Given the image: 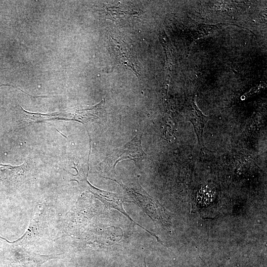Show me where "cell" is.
Wrapping results in <instances>:
<instances>
[{
  "label": "cell",
  "instance_id": "obj_3",
  "mask_svg": "<svg viewBox=\"0 0 267 267\" xmlns=\"http://www.w3.org/2000/svg\"><path fill=\"white\" fill-rule=\"evenodd\" d=\"M142 133L139 132L131 141L113 150L106 158L105 161L110 163L114 168L117 163L123 160L128 159L138 163L148 158L142 147Z\"/></svg>",
  "mask_w": 267,
  "mask_h": 267
},
{
  "label": "cell",
  "instance_id": "obj_7",
  "mask_svg": "<svg viewBox=\"0 0 267 267\" xmlns=\"http://www.w3.org/2000/svg\"><path fill=\"white\" fill-rule=\"evenodd\" d=\"M142 267H147L146 265V263L145 262V260H144V261H143V265H142Z\"/></svg>",
  "mask_w": 267,
  "mask_h": 267
},
{
  "label": "cell",
  "instance_id": "obj_1",
  "mask_svg": "<svg viewBox=\"0 0 267 267\" xmlns=\"http://www.w3.org/2000/svg\"><path fill=\"white\" fill-rule=\"evenodd\" d=\"M105 178L118 183L126 195L130 198V202L136 204L151 219L159 222L168 230H171L172 223L170 213L144 190L139 184L138 178L136 177L126 183L111 178Z\"/></svg>",
  "mask_w": 267,
  "mask_h": 267
},
{
  "label": "cell",
  "instance_id": "obj_4",
  "mask_svg": "<svg viewBox=\"0 0 267 267\" xmlns=\"http://www.w3.org/2000/svg\"><path fill=\"white\" fill-rule=\"evenodd\" d=\"M110 44L117 60L124 65L137 75L139 67L137 59L128 45L122 41L111 38Z\"/></svg>",
  "mask_w": 267,
  "mask_h": 267
},
{
  "label": "cell",
  "instance_id": "obj_2",
  "mask_svg": "<svg viewBox=\"0 0 267 267\" xmlns=\"http://www.w3.org/2000/svg\"><path fill=\"white\" fill-rule=\"evenodd\" d=\"M76 171V174L72 175L71 180L77 182L79 186L85 190L93 194L105 205L114 208L126 216L133 222L138 224L127 214L123 207V203L125 201L124 197L119 194L99 189L92 185L87 179L88 172L86 174L80 167L74 168ZM142 228V226L139 225Z\"/></svg>",
  "mask_w": 267,
  "mask_h": 267
},
{
  "label": "cell",
  "instance_id": "obj_5",
  "mask_svg": "<svg viewBox=\"0 0 267 267\" xmlns=\"http://www.w3.org/2000/svg\"><path fill=\"white\" fill-rule=\"evenodd\" d=\"M104 100H102L98 104L90 108L78 110L66 115H62L63 120H75L83 123H88L99 120L98 113L103 105Z\"/></svg>",
  "mask_w": 267,
  "mask_h": 267
},
{
  "label": "cell",
  "instance_id": "obj_6",
  "mask_svg": "<svg viewBox=\"0 0 267 267\" xmlns=\"http://www.w3.org/2000/svg\"><path fill=\"white\" fill-rule=\"evenodd\" d=\"M209 117L203 115L198 110H195L189 115V120L192 124L199 144L204 147L203 131Z\"/></svg>",
  "mask_w": 267,
  "mask_h": 267
}]
</instances>
